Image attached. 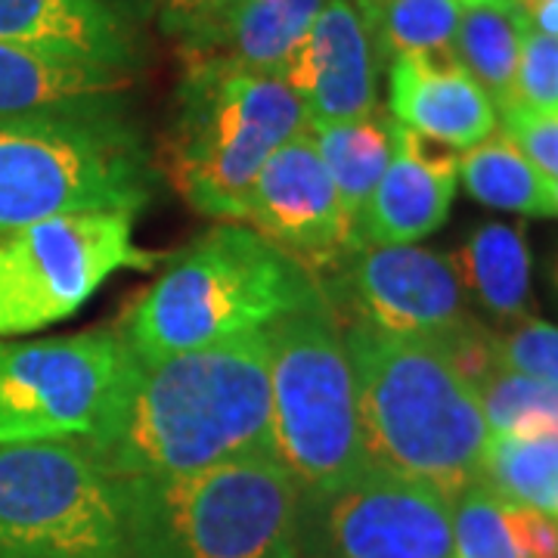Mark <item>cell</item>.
<instances>
[{
  "label": "cell",
  "mask_w": 558,
  "mask_h": 558,
  "mask_svg": "<svg viewBox=\"0 0 558 558\" xmlns=\"http://www.w3.org/2000/svg\"><path fill=\"white\" fill-rule=\"evenodd\" d=\"M524 28L527 20L521 7H465L453 38L457 62L502 112L515 94Z\"/></svg>",
  "instance_id": "cell-22"
},
{
  "label": "cell",
  "mask_w": 558,
  "mask_h": 558,
  "mask_svg": "<svg viewBox=\"0 0 558 558\" xmlns=\"http://www.w3.org/2000/svg\"><path fill=\"white\" fill-rule=\"evenodd\" d=\"M332 558H453V502L379 465L317 499Z\"/></svg>",
  "instance_id": "cell-12"
},
{
  "label": "cell",
  "mask_w": 558,
  "mask_h": 558,
  "mask_svg": "<svg viewBox=\"0 0 558 558\" xmlns=\"http://www.w3.org/2000/svg\"><path fill=\"white\" fill-rule=\"evenodd\" d=\"M388 102L398 124L453 149H472L497 131V106L453 53L395 57Z\"/></svg>",
  "instance_id": "cell-15"
},
{
  "label": "cell",
  "mask_w": 558,
  "mask_h": 558,
  "mask_svg": "<svg viewBox=\"0 0 558 558\" xmlns=\"http://www.w3.org/2000/svg\"><path fill=\"white\" fill-rule=\"evenodd\" d=\"M457 270L462 286H469L494 317H524L531 299V255L519 227H478L462 245Z\"/></svg>",
  "instance_id": "cell-21"
},
{
  "label": "cell",
  "mask_w": 558,
  "mask_h": 558,
  "mask_svg": "<svg viewBox=\"0 0 558 558\" xmlns=\"http://www.w3.org/2000/svg\"><path fill=\"white\" fill-rule=\"evenodd\" d=\"M0 44L128 69L134 65L131 25L100 0H0Z\"/></svg>",
  "instance_id": "cell-17"
},
{
  "label": "cell",
  "mask_w": 558,
  "mask_h": 558,
  "mask_svg": "<svg viewBox=\"0 0 558 558\" xmlns=\"http://www.w3.org/2000/svg\"><path fill=\"white\" fill-rule=\"evenodd\" d=\"M245 220L311 274L336 270L357 248L354 223L341 208L311 131H301L279 146L260 168L248 193Z\"/></svg>",
  "instance_id": "cell-13"
},
{
  "label": "cell",
  "mask_w": 558,
  "mask_h": 558,
  "mask_svg": "<svg viewBox=\"0 0 558 558\" xmlns=\"http://www.w3.org/2000/svg\"><path fill=\"white\" fill-rule=\"evenodd\" d=\"M159 171L121 106L0 121V236L57 215L143 211Z\"/></svg>",
  "instance_id": "cell-5"
},
{
  "label": "cell",
  "mask_w": 558,
  "mask_h": 558,
  "mask_svg": "<svg viewBox=\"0 0 558 558\" xmlns=\"http://www.w3.org/2000/svg\"><path fill=\"white\" fill-rule=\"evenodd\" d=\"M112 481L186 475L270 453V341L245 332L171 357L137 360L100 425L78 438Z\"/></svg>",
  "instance_id": "cell-1"
},
{
  "label": "cell",
  "mask_w": 558,
  "mask_h": 558,
  "mask_svg": "<svg viewBox=\"0 0 558 558\" xmlns=\"http://www.w3.org/2000/svg\"><path fill=\"white\" fill-rule=\"evenodd\" d=\"M245 0H153V16L161 32L178 40L180 50L215 35Z\"/></svg>",
  "instance_id": "cell-30"
},
{
  "label": "cell",
  "mask_w": 558,
  "mask_h": 558,
  "mask_svg": "<svg viewBox=\"0 0 558 558\" xmlns=\"http://www.w3.org/2000/svg\"><path fill=\"white\" fill-rule=\"evenodd\" d=\"M519 7L534 32L558 38V0H527Z\"/></svg>",
  "instance_id": "cell-33"
},
{
  "label": "cell",
  "mask_w": 558,
  "mask_h": 558,
  "mask_svg": "<svg viewBox=\"0 0 558 558\" xmlns=\"http://www.w3.org/2000/svg\"><path fill=\"white\" fill-rule=\"evenodd\" d=\"M381 53L357 0H326L282 78L304 102L311 128L379 112Z\"/></svg>",
  "instance_id": "cell-14"
},
{
  "label": "cell",
  "mask_w": 558,
  "mask_h": 558,
  "mask_svg": "<svg viewBox=\"0 0 558 558\" xmlns=\"http://www.w3.org/2000/svg\"><path fill=\"white\" fill-rule=\"evenodd\" d=\"M131 366L112 329L38 341H0V444L90 435Z\"/></svg>",
  "instance_id": "cell-10"
},
{
  "label": "cell",
  "mask_w": 558,
  "mask_h": 558,
  "mask_svg": "<svg viewBox=\"0 0 558 558\" xmlns=\"http://www.w3.org/2000/svg\"><path fill=\"white\" fill-rule=\"evenodd\" d=\"M453 558H524L506 527L502 499L481 481L453 499Z\"/></svg>",
  "instance_id": "cell-27"
},
{
  "label": "cell",
  "mask_w": 558,
  "mask_h": 558,
  "mask_svg": "<svg viewBox=\"0 0 558 558\" xmlns=\"http://www.w3.org/2000/svg\"><path fill=\"white\" fill-rule=\"evenodd\" d=\"M558 481V440L490 435L481 484L490 487L502 502L534 506L553 515V497Z\"/></svg>",
  "instance_id": "cell-25"
},
{
  "label": "cell",
  "mask_w": 558,
  "mask_h": 558,
  "mask_svg": "<svg viewBox=\"0 0 558 558\" xmlns=\"http://www.w3.org/2000/svg\"><path fill=\"white\" fill-rule=\"evenodd\" d=\"M506 527L524 558H558V521L534 506L502 502Z\"/></svg>",
  "instance_id": "cell-32"
},
{
  "label": "cell",
  "mask_w": 558,
  "mask_h": 558,
  "mask_svg": "<svg viewBox=\"0 0 558 558\" xmlns=\"http://www.w3.org/2000/svg\"><path fill=\"white\" fill-rule=\"evenodd\" d=\"M161 252L134 242V215L81 211L0 236V336H25L78 314L119 270H153Z\"/></svg>",
  "instance_id": "cell-9"
},
{
  "label": "cell",
  "mask_w": 558,
  "mask_h": 558,
  "mask_svg": "<svg viewBox=\"0 0 558 558\" xmlns=\"http://www.w3.org/2000/svg\"><path fill=\"white\" fill-rule=\"evenodd\" d=\"M459 178L465 190L484 205L519 215H553V202L546 193V178L519 153V146L506 137H490L472 146L459 159Z\"/></svg>",
  "instance_id": "cell-23"
},
{
  "label": "cell",
  "mask_w": 558,
  "mask_h": 558,
  "mask_svg": "<svg viewBox=\"0 0 558 558\" xmlns=\"http://www.w3.org/2000/svg\"><path fill=\"white\" fill-rule=\"evenodd\" d=\"M546 193L553 202V215H558V180H546Z\"/></svg>",
  "instance_id": "cell-36"
},
{
  "label": "cell",
  "mask_w": 558,
  "mask_h": 558,
  "mask_svg": "<svg viewBox=\"0 0 558 558\" xmlns=\"http://www.w3.org/2000/svg\"><path fill=\"white\" fill-rule=\"evenodd\" d=\"M490 435L558 440V385L497 369L478 388Z\"/></svg>",
  "instance_id": "cell-26"
},
{
  "label": "cell",
  "mask_w": 558,
  "mask_h": 558,
  "mask_svg": "<svg viewBox=\"0 0 558 558\" xmlns=\"http://www.w3.org/2000/svg\"><path fill=\"white\" fill-rule=\"evenodd\" d=\"M301 131L311 119L286 78L196 62L180 87L165 171L199 215L245 220L260 168Z\"/></svg>",
  "instance_id": "cell-6"
},
{
  "label": "cell",
  "mask_w": 558,
  "mask_h": 558,
  "mask_svg": "<svg viewBox=\"0 0 558 558\" xmlns=\"http://www.w3.org/2000/svg\"><path fill=\"white\" fill-rule=\"evenodd\" d=\"M457 178L422 165L398 140L388 171L360 211L357 245H410L435 233L450 215Z\"/></svg>",
  "instance_id": "cell-19"
},
{
  "label": "cell",
  "mask_w": 558,
  "mask_h": 558,
  "mask_svg": "<svg viewBox=\"0 0 558 558\" xmlns=\"http://www.w3.org/2000/svg\"><path fill=\"white\" fill-rule=\"evenodd\" d=\"M381 57L453 53L462 0H357Z\"/></svg>",
  "instance_id": "cell-24"
},
{
  "label": "cell",
  "mask_w": 558,
  "mask_h": 558,
  "mask_svg": "<svg viewBox=\"0 0 558 558\" xmlns=\"http://www.w3.org/2000/svg\"><path fill=\"white\" fill-rule=\"evenodd\" d=\"M323 3L326 0H245L215 35L186 47L183 57L190 65L215 62L282 78Z\"/></svg>",
  "instance_id": "cell-18"
},
{
  "label": "cell",
  "mask_w": 558,
  "mask_h": 558,
  "mask_svg": "<svg viewBox=\"0 0 558 558\" xmlns=\"http://www.w3.org/2000/svg\"><path fill=\"white\" fill-rule=\"evenodd\" d=\"M267 341L274 459L301 497L317 502L373 465L344 332L323 295L274 323Z\"/></svg>",
  "instance_id": "cell-7"
},
{
  "label": "cell",
  "mask_w": 558,
  "mask_h": 558,
  "mask_svg": "<svg viewBox=\"0 0 558 558\" xmlns=\"http://www.w3.org/2000/svg\"><path fill=\"white\" fill-rule=\"evenodd\" d=\"M499 369L558 385V329L539 319H524L512 332L497 336Z\"/></svg>",
  "instance_id": "cell-29"
},
{
  "label": "cell",
  "mask_w": 558,
  "mask_h": 558,
  "mask_svg": "<svg viewBox=\"0 0 558 558\" xmlns=\"http://www.w3.org/2000/svg\"><path fill=\"white\" fill-rule=\"evenodd\" d=\"M332 274L326 299L391 336L440 344L472 319L457 260L418 245H357Z\"/></svg>",
  "instance_id": "cell-11"
},
{
  "label": "cell",
  "mask_w": 558,
  "mask_h": 558,
  "mask_svg": "<svg viewBox=\"0 0 558 558\" xmlns=\"http://www.w3.org/2000/svg\"><path fill=\"white\" fill-rule=\"evenodd\" d=\"M323 295L317 274L258 230L230 220L178 252L121 311L116 329L134 357L159 360L270 329Z\"/></svg>",
  "instance_id": "cell-3"
},
{
  "label": "cell",
  "mask_w": 558,
  "mask_h": 558,
  "mask_svg": "<svg viewBox=\"0 0 558 558\" xmlns=\"http://www.w3.org/2000/svg\"><path fill=\"white\" fill-rule=\"evenodd\" d=\"M341 332L369 462L422 481L450 502L478 484L490 425L475 388L438 344L391 336L363 319Z\"/></svg>",
  "instance_id": "cell-2"
},
{
  "label": "cell",
  "mask_w": 558,
  "mask_h": 558,
  "mask_svg": "<svg viewBox=\"0 0 558 558\" xmlns=\"http://www.w3.org/2000/svg\"><path fill=\"white\" fill-rule=\"evenodd\" d=\"M506 137L519 146L524 159L537 168L546 180H558V116L556 112H531L512 106L502 112Z\"/></svg>",
  "instance_id": "cell-31"
},
{
  "label": "cell",
  "mask_w": 558,
  "mask_h": 558,
  "mask_svg": "<svg viewBox=\"0 0 558 558\" xmlns=\"http://www.w3.org/2000/svg\"><path fill=\"white\" fill-rule=\"evenodd\" d=\"M317 153L329 178L336 183L341 208L357 227L360 211L379 186L381 174L388 171L395 146H398V121L373 112L366 119L336 121L311 128Z\"/></svg>",
  "instance_id": "cell-20"
},
{
  "label": "cell",
  "mask_w": 558,
  "mask_h": 558,
  "mask_svg": "<svg viewBox=\"0 0 558 558\" xmlns=\"http://www.w3.org/2000/svg\"><path fill=\"white\" fill-rule=\"evenodd\" d=\"M0 558H121L116 481L81 440L0 444Z\"/></svg>",
  "instance_id": "cell-8"
},
{
  "label": "cell",
  "mask_w": 558,
  "mask_h": 558,
  "mask_svg": "<svg viewBox=\"0 0 558 558\" xmlns=\"http://www.w3.org/2000/svg\"><path fill=\"white\" fill-rule=\"evenodd\" d=\"M116 490L121 558H299L301 494L270 453Z\"/></svg>",
  "instance_id": "cell-4"
},
{
  "label": "cell",
  "mask_w": 558,
  "mask_h": 558,
  "mask_svg": "<svg viewBox=\"0 0 558 558\" xmlns=\"http://www.w3.org/2000/svg\"><path fill=\"white\" fill-rule=\"evenodd\" d=\"M128 69L0 44V121L53 119L121 106Z\"/></svg>",
  "instance_id": "cell-16"
},
{
  "label": "cell",
  "mask_w": 558,
  "mask_h": 558,
  "mask_svg": "<svg viewBox=\"0 0 558 558\" xmlns=\"http://www.w3.org/2000/svg\"><path fill=\"white\" fill-rule=\"evenodd\" d=\"M512 106L558 116V38L524 28ZM509 106V109H512Z\"/></svg>",
  "instance_id": "cell-28"
},
{
  "label": "cell",
  "mask_w": 558,
  "mask_h": 558,
  "mask_svg": "<svg viewBox=\"0 0 558 558\" xmlns=\"http://www.w3.org/2000/svg\"><path fill=\"white\" fill-rule=\"evenodd\" d=\"M106 10H112L121 22H140L153 16V0H100Z\"/></svg>",
  "instance_id": "cell-34"
},
{
  "label": "cell",
  "mask_w": 558,
  "mask_h": 558,
  "mask_svg": "<svg viewBox=\"0 0 558 558\" xmlns=\"http://www.w3.org/2000/svg\"><path fill=\"white\" fill-rule=\"evenodd\" d=\"M519 3H527V0H519Z\"/></svg>",
  "instance_id": "cell-38"
},
{
  "label": "cell",
  "mask_w": 558,
  "mask_h": 558,
  "mask_svg": "<svg viewBox=\"0 0 558 558\" xmlns=\"http://www.w3.org/2000/svg\"><path fill=\"white\" fill-rule=\"evenodd\" d=\"M465 7H519V0H462Z\"/></svg>",
  "instance_id": "cell-35"
},
{
  "label": "cell",
  "mask_w": 558,
  "mask_h": 558,
  "mask_svg": "<svg viewBox=\"0 0 558 558\" xmlns=\"http://www.w3.org/2000/svg\"><path fill=\"white\" fill-rule=\"evenodd\" d=\"M556 286H558V258H556Z\"/></svg>",
  "instance_id": "cell-37"
}]
</instances>
